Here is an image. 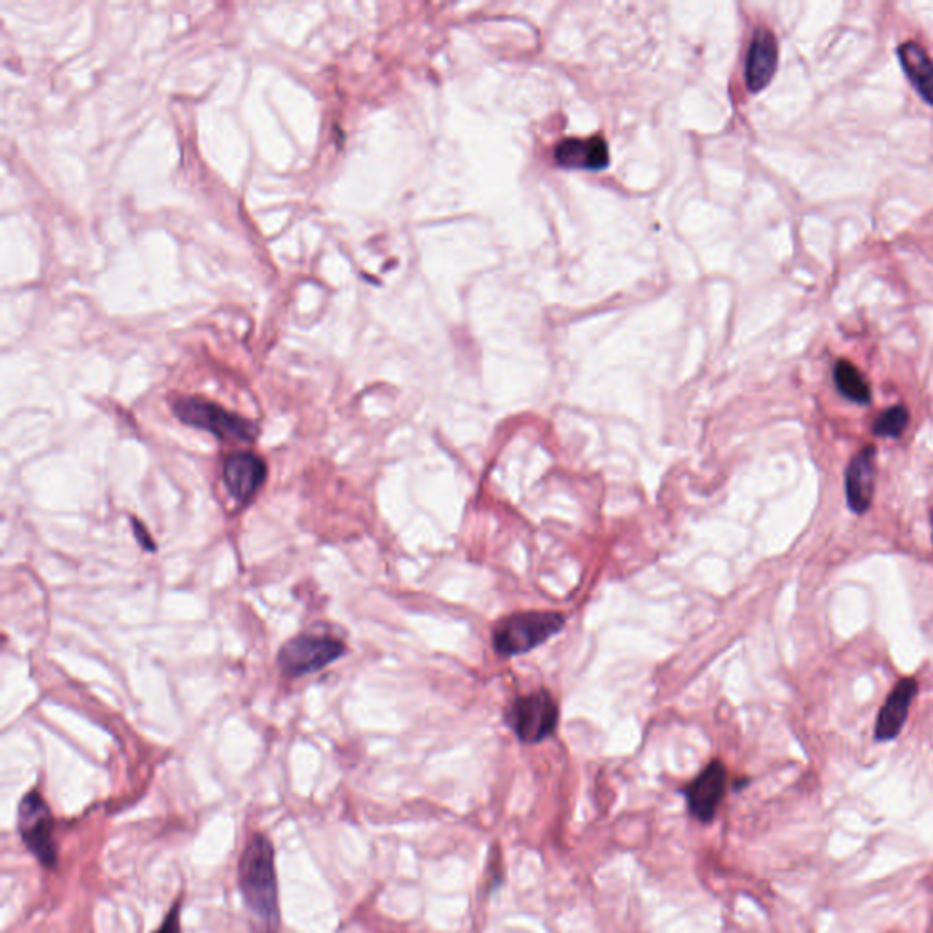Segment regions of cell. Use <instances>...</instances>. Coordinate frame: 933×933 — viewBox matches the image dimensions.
<instances>
[{
    "label": "cell",
    "mask_w": 933,
    "mask_h": 933,
    "mask_svg": "<svg viewBox=\"0 0 933 933\" xmlns=\"http://www.w3.org/2000/svg\"><path fill=\"white\" fill-rule=\"evenodd\" d=\"M564 615L551 611H525L507 616L494 629L493 644L503 657L533 652L564 627Z\"/></svg>",
    "instance_id": "3957f363"
},
{
    "label": "cell",
    "mask_w": 933,
    "mask_h": 933,
    "mask_svg": "<svg viewBox=\"0 0 933 933\" xmlns=\"http://www.w3.org/2000/svg\"><path fill=\"white\" fill-rule=\"evenodd\" d=\"M172 411L185 426L211 432L221 441L252 443L259 434V429L250 420L195 396L175 398L172 401Z\"/></svg>",
    "instance_id": "7a4b0ae2"
},
{
    "label": "cell",
    "mask_w": 933,
    "mask_h": 933,
    "mask_svg": "<svg viewBox=\"0 0 933 933\" xmlns=\"http://www.w3.org/2000/svg\"><path fill=\"white\" fill-rule=\"evenodd\" d=\"M267 463L254 452H234L223 465V482L239 503H248L267 482Z\"/></svg>",
    "instance_id": "ba28073f"
},
{
    "label": "cell",
    "mask_w": 933,
    "mask_h": 933,
    "mask_svg": "<svg viewBox=\"0 0 933 933\" xmlns=\"http://www.w3.org/2000/svg\"><path fill=\"white\" fill-rule=\"evenodd\" d=\"M239 890L250 919L252 933H279L281 913L277 895L276 862L270 839L256 833L239 861Z\"/></svg>",
    "instance_id": "6da1fadb"
},
{
    "label": "cell",
    "mask_w": 933,
    "mask_h": 933,
    "mask_svg": "<svg viewBox=\"0 0 933 933\" xmlns=\"http://www.w3.org/2000/svg\"><path fill=\"white\" fill-rule=\"evenodd\" d=\"M898 55L908 81L933 106V61L926 50L917 42L908 41L899 47Z\"/></svg>",
    "instance_id": "4fadbf2b"
},
{
    "label": "cell",
    "mask_w": 933,
    "mask_h": 933,
    "mask_svg": "<svg viewBox=\"0 0 933 933\" xmlns=\"http://www.w3.org/2000/svg\"><path fill=\"white\" fill-rule=\"evenodd\" d=\"M835 385L837 389L841 390V394L850 401L862 403V406H868L872 401L870 385L864 380L861 370L847 359H841L835 365Z\"/></svg>",
    "instance_id": "5bb4252c"
},
{
    "label": "cell",
    "mask_w": 933,
    "mask_h": 933,
    "mask_svg": "<svg viewBox=\"0 0 933 933\" xmlns=\"http://www.w3.org/2000/svg\"><path fill=\"white\" fill-rule=\"evenodd\" d=\"M875 447L867 445L851 458L844 474L847 503L851 513L864 514L870 511L875 494Z\"/></svg>",
    "instance_id": "9c48e42d"
},
{
    "label": "cell",
    "mask_w": 933,
    "mask_h": 933,
    "mask_svg": "<svg viewBox=\"0 0 933 933\" xmlns=\"http://www.w3.org/2000/svg\"><path fill=\"white\" fill-rule=\"evenodd\" d=\"M560 166L573 170H604L609 165V146L601 135L589 139H564L554 150Z\"/></svg>",
    "instance_id": "7c38bea8"
},
{
    "label": "cell",
    "mask_w": 933,
    "mask_h": 933,
    "mask_svg": "<svg viewBox=\"0 0 933 933\" xmlns=\"http://www.w3.org/2000/svg\"><path fill=\"white\" fill-rule=\"evenodd\" d=\"M558 706L547 691L531 693L514 700L507 711L509 728L525 744L550 739L558 726Z\"/></svg>",
    "instance_id": "8992f818"
},
{
    "label": "cell",
    "mask_w": 933,
    "mask_h": 933,
    "mask_svg": "<svg viewBox=\"0 0 933 933\" xmlns=\"http://www.w3.org/2000/svg\"><path fill=\"white\" fill-rule=\"evenodd\" d=\"M155 933H181V906L175 903Z\"/></svg>",
    "instance_id": "2e32d148"
},
{
    "label": "cell",
    "mask_w": 933,
    "mask_h": 933,
    "mask_svg": "<svg viewBox=\"0 0 933 933\" xmlns=\"http://www.w3.org/2000/svg\"><path fill=\"white\" fill-rule=\"evenodd\" d=\"M919 684L915 678H901L898 686L893 687L892 693L888 695L886 703L882 704L881 711H879L878 724H875V740L879 742H888V740L898 739L904 722H906L908 711L912 706L913 698L917 697Z\"/></svg>",
    "instance_id": "8fae6325"
},
{
    "label": "cell",
    "mask_w": 933,
    "mask_h": 933,
    "mask_svg": "<svg viewBox=\"0 0 933 933\" xmlns=\"http://www.w3.org/2000/svg\"><path fill=\"white\" fill-rule=\"evenodd\" d=\"M130 522H132V525L135 527V536H137L139 542L143 545V550L154 551L155 544L152 540H150L148 531H146V529H144L143 525H141V523H139L135 519L130 520Z\"/></svg>",
    "instance_id": "e0dca14e"
},
{
    "label": "cell",
    "mask_w": 933,
    "mask_h": 933,
    "mask_svg": "<svg viewBox=\"0 0 933 933\" xmlns=\"http://www.w3.org/2000/svg\"><path fill=\"white\" fill-rule=\"evenodd\" d=\"M347 653V646L330 636L298 635L281 647L277 666L287 677L299 678L321 671Z\"/></svg>",
    "instance_id": "277c9868"
},
{
    "label": "cell",
    "mask_w": 933,
    "mask_h": 933,
    "mask_svg": "<svg viewBox=\"0 0 933 933\" xmlns=\"http://www.w3.org/2000/svg\"><path fill=\"white\" fill-rule=\"evenodd\" d=\"M726 785H728V771L724 768L722 762L714 760L684 790L689 813L700 822L714 821L718 806L722 802L724 793H726Z\"/></svg>",
    "instance_id": "52a82bcc"
},
{
    "label": "cell",
    "mask_w": 933,
    "mask_h": 933,
    "mask_svg": "<svg viewBox=\"0 0 933 933\" xmlns=\"http://www.w3.org/2000/svg\"><path fill=\"white\" fill-rule=\"evenodd\" d=\"M17 830L31 855L44 868L57 867V844L52 811L39 791H30L19 804Z\"/></svg>",
    "instance_id": "5b68a950"
},
{
    "label": "cell",
    "mask_w": 933,
    "mask_h": 933,
    "mask_svg": "<svg viewBox=\"0 0 933 933\" xmlns=\"http://www.w3.org/2000/svg\"><path fill=\"white\" fill-rule=\"evenodd\" d=\"M910 423L906 406H895L873 421L872 431L879 438H901Z\"/></svg>",
    "instance_id": "9a60e30c"
},
{
    "label": "cell",
    "mask_w": 933,
    "mask_h": 933,
    "mask_svg": "<svg viewBox=\"0 0 933 933\" xmlns=\"http://www.w3.org/2000/svg\"><path fill=\"white\" fill-rule=\"evenodd\" d=\"M779 64L777 37L766 28L755 31L746 59V84L749 92L759 93L771 83Z\"/></svg>",
    "instance_id": "30bf717a"
},
{
    "label": "cell",
    "mask_w": 933,
    "mask_h": 933,
    "mask_svg": "<svg viewBox=\"0 0 933 933\" xmlns=\"http://www.w3.org/2000/svg\"><path fill=\"white\" fill-rule=\"evenodd\" d=\"M930 522H932V540H933V509L930 511Z\"/></svg>",
    "instance_id": "ac0fdd59"
}]
</instances>
